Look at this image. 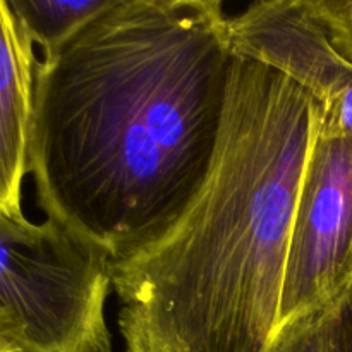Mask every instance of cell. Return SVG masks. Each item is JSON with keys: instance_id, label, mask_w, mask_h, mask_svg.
<instances>
[{"instance_id": "cell-4", "label": "cell", "mask_w": 352, "mask_h": 352, "mask_svg": "<svg viewBox=\"0 0 352 352\" xmlns=\"http://www.w3.org/2000/svg\"><path fill=\"white\" fill-rule=\"evenodd\" d=\"M352 289V138L318 133L299 188L278 327L340 305Z\"/></svg>"}, {"instance_id": "cell-1", "label": "cell", "mask_w": 352, "mask_h": 352, "mask_svg": "<svg viewBox=\"0 0 352 352\" xmlns=\"http://www.w3.org/2000/svg\"><path fill=\"white\" fill-rule=\"evenodd\" d=\"M234 54L217 0H116L34 65L36 203L110 261L160 239L208 177Z\"/></svg>"}, {"instance_id": "cell-3", "label": "cell", "mask_w": 352, "mask_h": 352, "mask_svg": "<svg viewBox=\"0 0 352 352\" xmlns=\"http://www.w3.org/2000/svg\"><path fill=\"white\" fill-rule=\"evenodd\" d=\"M110 256L47 219H0V311L24 352H112Z\"/></svg>"}, {"instance_id": "cell-10", "label": "cell", "mask_w": 352, "mask_h": 352, "mask_svg": "<svg viewBox=\"0 0 352 352\" xmlns=\"http://www.w3.org/2000/svg\"><path fill=\"white\" fill-rule=\"evenodd\" d=\"M336 344L337 352H352V289L337 308Z\"/></svg>"}, {"instance_id": "cell-6", "label": "cell", "mask_w": 352, "mask_h": 352, "mask_svg": "<svg viewBox=\"0 0 352 352\" xmlns=\"http://www.w3.org/2000/svg\"><path fill=\"white\" fill-rule=\"evenodd\" d=\"M36 57L7 0H0V219L24 217L28 140Z\"/></svg>"}, {"instance_id": "cell-2", "label": "cell", "mask_w": 352, "mask_h": 352, "mask_svg": "<svg viewBox=\"0 0 352 352\" xmlns=\"http://www.w3.org/2000/svg\"><path fill=\"white\" fill-rule=\"evenodd\" d=\"M323 105L234 58L208 177L151 246L110 261L126 352H268L299 188Z\"/></svg>"}, {"instance_id": "cell-9", "label": "cell", "mask_w": 352, "mask_h": 352, "mask_svg": "<svg viewBox=\"0 0 352 352\" xmlns=\"http://www.w3.org/2000/svg\"><path fill=\"white\" fill-rule=\"evenodd\" d=\"M337 50L352 62V0H315Z\"/></svg>"}, {"instance_id": "cell-8", "label": "cell", "mask_w": 352, "mask_h": 352, "mask_svg": "<svg viewBox=\"0 0 352 352\" xmlns=\"http://www.w3.org/2000/svg\"><path fill=\"white\" fill-rule=\"evenodd\" d=\"M337 308L339 305L299 316L282 325L275 333L268 352H337Z\"/></svg>"}, {"instance_id": "cell-5", "label": "cell", "mask_w": 352, "mask_h": 352, "mask_svg": "<svg viewBox=\"0 0 352 352\" xmlns=\"http://www.w3.org/2000/svg\"><path fill=\"white\" fill-rule=\"evenodd\" d=\"M234 57L280 72L320 100L323 112L352 88V62L333 45L315 0H261L229 19Z\"/></svg>"}, {"instance_id": "cell-7", "label": "cell", "mask_w": 352, "mask_h": 352, "mask_svg": "<svg viewBox=\"0 0 352 352\" xmlns=\"http://www.w3.org/2000/svg\"><path fill=\"white\" fill-rule=\"evenodd\" d=\"M17 23L31 43L41 47L43 57L54 55L85 24L109 9L116 0H7Z\"/></svg>"}, {"instance_id": "cell-11", "label": "cell", "mask_w": 352, "mask_h": 352, "mask_svg": "<svg viewBox=\"0 0 352 352\" xmlns=\"http://www.w3.org/2000/svg\"><path fill=\"white\" fill-rule=\"evenodd\" d=\"M0 352H24L19 347L16 323L6 311H0Z\"/></svg>"}]
</instances>
